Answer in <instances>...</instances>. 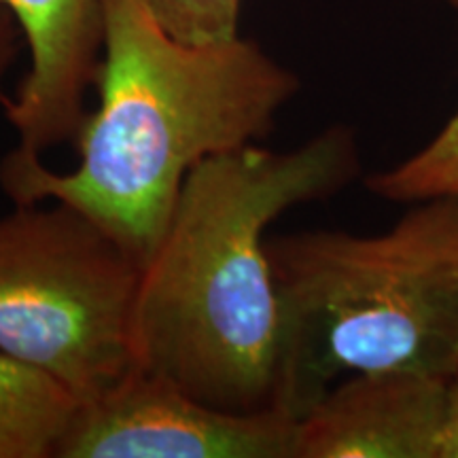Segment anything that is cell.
I'll use <instances>...</instances> for the list:
<instances>
[{
  "label": "cell",
  "instance_id": "10",
  "mask_svg": "<svg viewBox=\"0 0 458 458\" xmlns=\"http://www.w3.org/2000/svg\"><path fill=\"white\" fill-rule=\"evenodd\" d=\"M165 32L187 43H215L240 34L242 0H136Z\"/></svg>",
  "mask_w": 458,
  "mask_h": 458
},
{
  "label": "cell",
  "instance_id": "9",
  "mask_svg": "<svg viewBox=\"0 0 458 458\" xmlns=\"http://www.w3.org/2000/svg\"><path fill=\"white\" fill-rule=\"evenodd\" d=\"M365 185L374 196L401 204L458 196V113L416 156L371 174Z\"/></svg>",
  "mask_w": 458,
  "mask_h": 458
},
{
  "label": "cell",
  "instance_id": "5",
  "mask_svg": "<svg viewBox=\"0 0 458 458\" xmlns=\"http://www.w3.org/2000/svg\"><path fill=\"white\" fill-rule=\"evenodd\" d=\"M297 425L280 410L216 408L131 365L77 403L55 458H297Z\"/></svg>",
  "mask_w": 458,
  "mask_h": 458
},
{
  "label": "cell",
  "instance_id": "11",
  "mask_svg": "<svg viewBox=\"0 0 458 458\" xmlns=\"http://www.w3.org/2000/svg\"><path fill=\"white\" fill-rule=\"evenodd\" d=\"M24 51L26 45L21 28L17 24L15 15L11 13V9L0 0V91H3L11 68L17 64Z\"/></svg>",
  "mask_w": 458,
  "mask_h": 458
},
{
  "label": "cell",
  "instance_id": "4",
  "mask_svg": "<svg viewBox=\"0 0 458 458\" xmlns=\"http://www.w3.org/2000/svg\"><path fill=\"white\" fill-rule=\"evenodd\" d=\"M142 261L62 202L0 216V351L60 382L77 403L130 371Z\"/></svg>",
  "mask_w": 458,
  "mask_h": 458
},
{
  "label": "cell",
  "instance_id": "13",
  "mask_svg": "<svg viewBox=\"0 0 458 458\" xmlns=\"http://www.w3.org/2000/svg\"><path fill=\"white\" fill-rule=\"evenodd\" d=\"M448 3H450L454 9H458V0H448Z\"/></svg>",
  "mask_w": 458,
  "mask_h": 458
},
{
  "label": "cell",
  "instance_id": "8",
  "mask_svg": "<svg viewBox=\"0 0 458 458\" xmlns=\"http://www.w3.org/2000/svg\"><path fill=\"white\" fill-rule=\"evenodd\" d=\"M74 410L60 382L0 351V458H55Z\"/></svg>",
  "mask_w": 458,
  "mask_h": 458
},
{
  "label": "cell",
  "instance_id": "2",
  "mask_svg": "<svg viewBox=\"0 0 458 458\" xmlns=\"http://www.w3.org/2000/svg\"><path fill=\"white\" fill-rule=\"evenodd\" d=\"M100 4L98 100L72 142L77 165L60 172L13 148L0 162V189L13 204L81 210L145 263L187 176L270 136L300 79L242 34L187 43L136 0Z\"/></svg>",
  "mask_w": 458,
  "mask_h": 458
},
{
  "label": "cell",
  "instance_id": "3",
  "mask_svg": "<svg viewBox=\"0 0 458 458\" xmlns=\"http://www.w3.org/2000/svg\"><path fill=\"white\" fill-rule=\"evenodd\" d=\"M416 204L377 236L267 240L283 314L278 408L289 416L352 374H458V196Z\"/></svg>",
  "mask_w": 458,
  "mask_h": 458
},
{
  "label": "cell",
  "instance_id": "7",
  "mask_svg": "<svg viewBox=\"0 0 458 458\" xmlns=\"http://www.w3.org/2000/svg\"><path fill=\"white\" fill-rule=\"evenodd\" d=\"M448 380L365 371L337 380L297 425V458H437Z\"/></svg>",
  "mask_w": 458,
  "mask_h": 458
},
{
  "label": "cell",
  "instance_id": "12",
  "mask_svg": "<svg viewBox=\"0 0 458 458\" xmlns=\"http://www.w3.org/2000/svg\"><path fill=\"white\" fill-rule=\"evenodd\" d=\"M437 458H458V374L445 386V403L437 439Z\"/></svg>",
  "mask_w": 458,
  "mask_h": 458
},
{
  "label": "cell",
  "instance_id": "1",
  "mask_svg": "<svg viewBox=\"0 0 458 458\" xmlns=\"http://www.w3.org/2000/svg\"><path fill=\"white\" fill-rule=\"evenodd\" d=\"M359 170L344 125L291 151L257 142L199 164L142 263L134 368L216 408L280 410L283 314L266 232L293 206L335 196Z\"/></svg>",
  "mask_w": 458,
  "mask_h": 458
},
{
  "label": "cell",
  "instance_id": "6",
  "mask_svg": "<svg viewBox=\"0 0 458 458\" xmlns=\"http://www.w3.org/2000/svg\"><path fill=\"white\" fill-rule=\"evenodd\" d=\"M24 34L28 68L3 98L17 151L43 157L72 145L89 113L102 57L100 0H3Z\"/></svg>",
  "mask_w": 458,
  "mask_h": 458
}]
</instances>
